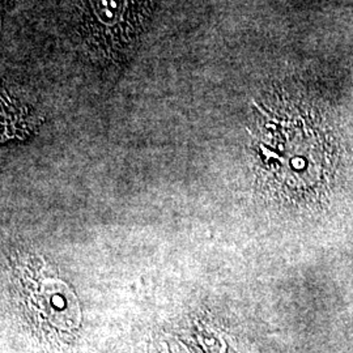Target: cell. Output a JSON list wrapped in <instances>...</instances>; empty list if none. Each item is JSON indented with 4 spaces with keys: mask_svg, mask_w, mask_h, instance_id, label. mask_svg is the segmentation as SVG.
Instances as JSON below:
<instances>
[{
    "mask_svg": "<svg viewBox=\"0 0 353 353\" xmlns=\"http://www.w3.org/2000/svg\"><path fill=\"white\" fill-rule=\"evenodd\" d=\"M154 0H74V24L83 45L97 55L119 58L148 24Z\"/></svg>",
    "mask_w": 353,
    "mask_h": 353,
    "instance_id": "1",
    "label": "cell"
}]
</instances>
